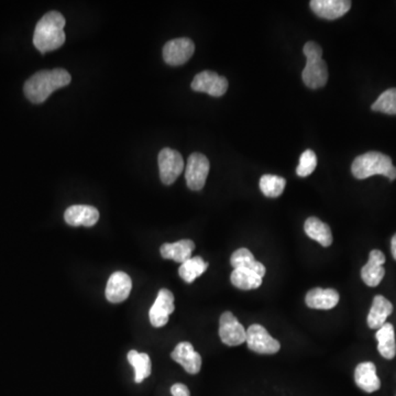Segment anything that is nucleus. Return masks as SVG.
Segmentation results:
<instances>
[{
    "mask_svg": "<svg viewBox=\"0 0 396 396\" xmlns=\"http://www.w3.org/2000/svg\"><path fill=\"white\" fill-rule=\"evenodd\" d=\"M171 393L173 396H190V390L186 385L176 383L171 388Z\"/></svg>",
    "mask_w": 396,
    "mask_h": 396,
    "instance_id": "c756f323",
    "label": "nucleus"
},
{
    "mask_svg": "<svg viewBox=\"0 0 396 396\" xmlns=\"http://www.w3.org/2000/svg\"><path fill=\"white\" fill-rule=\"evenodd\" d=\"M65 18L58 12L45 14L34 29V45L41 53L61 48L66 36L64 32Z\"/></svg>",
    "mask_w": 396,
    "mask_h": 396,
    "instance_id": "f03ea898",
    "label": "nucleus"
},
{
    "mask_svg": "<svg viewBox=\"0 0 396 396\" xmlns=\"http://www.w3.org/2000/svg\"><path fill=\"white\" fill-rule=\"evenodd\" d=\"M351 172L358 180H366L373 175H384L391 181L396 179V168L390 156L374 151L357 156L352 162Z\"/></svg>",
    "mask_w": 396,
    "mask_h": 396,
    "instance_id": "7ed1b4c3",
    "label": "nucleus"
},
{
    "mask_svg": "<svg viewBox=\"0 0 396 396\" xmlns=\"http://www.w3.org/2000/svg\"><path fill=\"white\" fill-rule=\"evenodd\" d=\"M160 177L163 184H173L184 171V160L179 151L164 148L159 153Z\"/></svg>",
    "mask_w": 396,
    "mask_h": 396,
    "instance_id": "423d86ee",
    "label": "nucleus"
},
{
    "mask_svg": "<svg viewBox=\"0 0 396 396\" xmlns=\"http://www.w3.org/2000/svg\"><path fill=\"white\" fill-rule=\"evenodd\" d=\"M193 90L207 92L212 97H221L228 90V81L226 77L218 75L212 71H204L198 73L190 84Z\"/></svg>",
    "mask_w": 396,
    "mask_h": 396,
    "instance_id": "6e6552de",
    "label": "nucleus"
},
{
    "mask_svg": "<svg viewBox=\"0 0 396 396\" xmlns=\"http://www.w3.org/2000/svg\"><path fill=\"white\" fill-rule=\"evenodd\" d=\"M371 109L373 112L396 114V88H390L383 92L377 101H374Z\"/></svg>",
    "mask_w": 396,
    "mask_h": 396,
    "instance_id": "cd10ccee",
    "label": "nucleus"
},
{
    "mask_svg": "<svg viewBox=\"0 0 396 396\" xmlns=\"http://www.w3.org/2000/svg\"><path fill=\"white\" fill-rule=\"evenodd\" d=\"M219 337L227 346H239L246 341L247 330L232 312H225L219 319Z\"/></svg>",
    "mask_w": 396,
    "mask_h": 396,
    "instance_id": "9d476101",
    "label": "nucleus"
},
{
    "mask_svg": "<svg viewBox=\"0 0 396 396\" xmlns=\"http://www.w3.org/2000/svg\"><path fill=\"white\" fill-rule=\"evenodd\" d=\"M339 301V293L334 288H312L305 297V303L314 310H332Z\"/></svg>",
    "mask_w": 396,
    "mask_h": 396,
    "instance_id": "f3484780",
    "label": "nucleus"
},
{
    "mask_svg": "<svg viewBox=\"0 0 396 396\" xmlns=\"http://www.w3.org/2000/svg\"><path fill=\"white\" fill-rule=\"evenodd\" d=\"M230 263L234 269H248L259 274L261 277H264L267 273L264 265L258 262L257 260L254 259L253 254L246 248L236 250L230 258Z\"/></svg>",
    "mask_w": 396,
    "mask_h": 396,
    "instance_id": "5701e85b",
    "label": "nucleus"
},
{
    "mask_svg": "<svg viewBox=\"0 0 396 396\" xmlns=\"http://www.w3.org/2000/svg\"><path fill=\"white\" fill-rule=\"evenodd\" d=\"M171 357L175 362L180 363L185 371L190 374H196L201 371V354L194 350L192 343H180L171 354Z\"/></svg>",
    "mask_w": 396,
    "mask_h": 396,
    "instance_id": "4468645a",
    "label": "nucleus"
},
{
    "mask_svg": "<svg viewBox=\"0 0 396 396\" xmlns=\"http://www.w3.org/2000/svg\"><path fill=\"white\" fill-rule=\"evenodd\" d=\"M262 279L259 274L248 269H234L230 276L234 288L243 290L259 288L262 284Z\"/></svg>",
    "mask_w": 396,
    "mask_h": 396,
    "instance_id": "b1692460",
    "label": "nucleus"
},
{
    "mask_svg": "<svg viewBox=\"0 0 396 396\" xmlns=\"http://www.w3.org/2000/svg\"><path fill=\"white\" fill-rule=\"evenodd\" d=\"M208 268V263L205 262L203 258L194 257L182 263L179 269L181 279L186 283H193L198 276L204 274Z\"/></svg>",
    "mask_w": 396,
    "mask_h": 396,
    "instance_id": "a878e982",
    "label": "nucleus"
},
{
    "mask_svg": "<svg viewBox=\"0 0 396 396\" xmlns=\"http://www.w3.org/2000/svg\"><path fill=\"white\" fill-rule=\"evenodd\" d=\"M354 380L358 386L367 393H373L381 386L377 368L372 362H363L358 364L354 371Z\"/></svg>",
    "mask_w": 396,
    "mask_h": 396,
    "instance_id": "a211bd4d",
    "label": "nucleus"
},
{
    "mask_svg": "<svg viewBox=\"0 0 396 396\" xmlns=\"http://www.w3.org/2000/svg\"><path fill=\"white\" fill-rule=\"evenodd\" d=\"M210 169V161L204 154H190L185 169V180L188 188L192 190H201L205 186Z\"/></svg>",
    "mask_w": 396,
    "mask_h": 396,
    "instance_id": "39448f33",
    "label": "nucleus"
},
{
    "mask_svg": "<svg viewBox=\"0 0 396 396\" xmlns=\"http://www.w3.org/2000/svg\"><path fill=\"white\" fill-rule=\"evenodd\" d=\"M393 312V305L384 296L377 295L374 297L371 310L368 315V326L371 330H380L388 316Z\"/></svg>",
    "mask_w": 396,
    "mask_h": 396,
    "instance_id": "6ab92c4d",
    "label": "nucleus"
},
{
    "mask_svg": "<svg viewBox=\"0 0 396 396\" xmlns=\"http://www.w3.org/2000/svg\"><path fill=\"white\" fill-rule=\"evenodd\" d=\"M317 166V156L312 150L304 151L299 159V166L296 169V174L301 177H306L315 171Z\"/></svg>",
    "mask_w": 396,
    "mask_h": 396,
    "instance_id": "c85d7f7f",
    "label": "nucleus"
},
{
    "mask_svg": "<svg viewBox=\"0 0 396 396\" xmlns=\"http://www.w3.org/2000/svg\"><path fill=\"white\" fill-rule=\"evenodd\" d=\"M304 230L308 237L321 243L323 247L327 248L332 243V229L317 217L307 218L305 221Z\"/></svg>",
    "mask_w": 396,
    "mask_h": 396,
    "instance_id": "412c9836",
    "label": "nucleus"
},
{
    "mask_svg": "<svg viewBox=\"0 0 396 396\" xmlns=\"http://www.w3.org/2000/svg\"><path fill=\"white\" fill-rule=\"evenodd\" d=\"M375 337L380 354L385 359L392 360L396 356L395 332L393 325L385 323L380 330H378Z\"/></svg>",
    "mask_w": 396,
    "mask_h": 396,
    "instance_id": "4be33fe9",
    "label": "nucleus"
},
{
    "mask_svg": "<svg viewBox=\"0 0 396 396\" xmlns=\"http://www.w3.org/2000/svg\"><path fill=\"white\" fill-rule=\"evenodd\" d=\"M385 263V256L380 250H372L369 256V261L361 269V277L363 282L370 288H375L382 282L385 270L383 264Z\"/></svg>",
    "mask_w": 396,
    "mask_h": 396,
    "instance_id": "2eb2a0df",
    "label": "nucleus"
},
{
    "mask_svg": "<svg viewBox=\"0 0 396 396\" xmlns=\"http://www.w3.org/2000/svg\"><path fill=\"white\" fill-rule=\"evenodd\" d=\"M71 81L70 73L63 69L40 71L25 82L23 92L31 103H42L52 92L67 86Z\"/></svg>",
    "mask_w": 396,
    "mask_h": 396,
    "instance_id": "f257e3e1",
    "label": "nucleus"
},
{
    "mask_svg": "<svg viewBox=\"0 0 396 396\" xmlns=\"http://www.w3.org/2000/svg\"><path fill=\"white\" fill-rule=\"evenodd\" d=\"M64 219L73 227H92L99 219V212L88 205H74L65 210Z\"/></svg>",
    "mask_w": 396,
    "mask_h": 396,
    "instance_id": "dca6fc26",
    "label": "nucleus"
},
{
    "mask_svg": "<svg viewBox=\"0 0 396 396\" xmlns=\"http://www.w3.org/2000/svg\"><path fill=\"white\" fill-rule=\"evenodd\" d=\"M391 250H392V256L396 260V234H394L392 241H391Z\"/></svg>",
    "mask_w": 396,
    "mask_h": 396,
    "instance_id": "7c9ffc66",
    "label": "nucleus"
},
{
    "mask_svg": "<svg viewBox=\"0 0 396 396\" xmlns=\"http://www.w3.org/2000/svg\"><path fill=\"white\" fill-rule=\"evenodd\" d=\"M307 63L301 78L307 87L312 90H317L324 87L328 81V69L326 62L323 60V49L319 43L308 41L303 49Z\"/></svg>",
    "mask_w": 396,
    "mask_h": 396,
    "instance_id": "20e7f679",
    "label": "nucleus"
},
{
    "mask_svg": "<svg viewBox=\"0 0 396 396\" xmlns=\"http://www.w3.org/2000/svg\"><path fill=\"white\" fill-rule=\"evenodd\" d=\"M128 361L134 369V382L141 383L151 374V360L148 354L132 350L128 354Z\"/></svg>",
    "mask_w": 396,
    "mask_h": 396,
    "instance_id": "393cba45",
    "label": "nucleus"
},
{
    "mask_svg": "<svg viewBox=\"0 0 396 396\" xmlns=\"http://www.w3.org/2000/svg\"><path fill=\"white\" fill-rule=\"evenodd\" d=\"M247 345L251 351L260 354H274L281 348L279 341L261 325L254 324L247 330Z\"/></svg>",
    "mask_w": 396,
    "mask_h": 396,
    "instance_id": "0eeeda50",
    "label": "nucleus"
},
{
    "mask_svg": "<svg viewBox=\"0 0 396 396\" xmlns=\"http://www.w3.org/2000/svg\"><path fill=\"white\" fill-rule=\"evenodd\" d=\"M285 185V179L273 174H265L260 179V190L267 197L276 198L282 195Z\"/></svg>",
    "mask_w": 396,
    "mask_h": 396,
    "instance_id": "bb28decb",
    "label": "nucleus"
},
{
    "mask_svg": "<svg viewBox=\"0 0 396 396\" xmlns=\"http://www.w3.org/2000/svg\"><path fill=\"white\" fill-rule=\"evenodd\" d=\"M195 243L188 239L180 240L174 243H164L160 248L161 256L164 259L173 260L175 262L184 263L192 258Z\"/></svg>",
    "mask_w": 396,
    "mask_h": 396,
    "instance_id": "aec40b11",
    "label": "nucleus"
},
{
    "mask_svg": "<svg viewBox=\"0 0 396 396\" xmlns=\"http://www.w3.org/2000/svg\"><path fill=\"white\" fill-rule=\"evenodd\" d=\"M195 52V45L188 38H179L165 43L163 59L172 66H180L186 63Z\"/></svg>",
    "mask_w": 396,
    "mask_h": 396,
    "instance_id": "1a4fd4ad",
    "label": "nucleus"
},
{
    "mask_svg": "<svg viewBox=\"0 0 396 396\" xmlns=\"http://www.w3.org/2000/svg\"><path fill=\"white\" fill-rule=\"evenodd\" d=\"M175 310L174 295L166 288L160 290L154 304L149 312L150 323L154 327H163L168 324L169 317Z\"/></svg>",
    "mask_w": 396,
    "mask_h": 396,
    "instance_id": "9b49d317",
    "label": "nucleus"
},
{
    "mask_svg": "<svg viewBox=\"0 0 396 396\" xmlns=\"http://www.w3.org/2000/svg\"><path fill=\"white\" fill-rule=\"evenodd\" d=\"M310 9L317 17L335 20L343 17L351 8L349 0H312Z\"/></svg>",
    "mask_w": 396,
    "mask_h": 396,
    "instance_id": "f8f14e48",
    "label": "nucleus"
},
{
    "mask_svg": "<svg viewBox=\"0 0 396 396\" xmlns=\"http://www.w3.org/2000/svg\"><path fill=\"white\" fill-rule=\"evenodd\" d=\"M132 288V281L128 274L121 271L114 272L107 283L106 299L114 304L121 303L128 299Z\"/></svg>",
    "mask_w": 396,
    "mask_h": 396,
    "instance_id": "ddd939ff",
    "label": "nucleus"
}]
</instances>
